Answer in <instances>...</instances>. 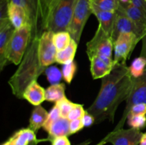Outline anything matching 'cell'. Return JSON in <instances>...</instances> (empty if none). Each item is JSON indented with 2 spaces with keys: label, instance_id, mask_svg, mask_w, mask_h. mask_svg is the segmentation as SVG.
Here are the masks:
<instances>
[{
  "label": "cell",
  "instance_id": "36",
  "mask_svg": "<svg viewBox=\"0 0 146 145\" xmlns=\"http://www.w3.org/2000/svg\"><path fill=\"white\" fill-rule=\"evenodd\" d=\"M81 120H82L83 124L84 125V127H91V125H93L94 124H95V118L91 114H90L89 112H87L86 110L85 113H84V116L81 118Z\"/></svg>",
  "mask_w": 146,
  "mask_h": 145
},
{
  "label": "cell",
  "instance_id": "43",
  "mask_svg": "<svg viewBox=\"0 0 146 145\" xmlns=\"http://www.w3.org/2000/svg\"><path fill=\"white\" fill-rule=\"evenodd\" d=\"M1 145H14V142H13L12 139H11V138H9L8 140L6 141L5 142H4V143H3Z\"/></svg>",
  "mask_w": 146,
  "mask_h": 145
},
{
  "label": "cell",
  "instance_id": "44",
  "mask_svg": "<svg viewBox=\"0 0 146 145\" xmlns=\"http://www.w3.org/2000/svg\"><path fill=\"white\" fill-rule=\"evenodd\" d=\"M45 1H46V0H41V15H42V11H43V8H44V4H45Z\"/></svg>",
  "mask_w": 146,
  "mask_h": 145
},
{
  "label": "cell",
  "instance_id": "22",
  "mask_svg": "<svg viewBox=\"0 0 146 145\" xmlns=\"http://www.w3.org/2000/svg\"><path fill=\"white\" fill-rule=\"evenodd\" d=\"M78 45V44L74 39H72L68 46L61 51H57L56 57V61L57 63L63 65L74 61Z\"/></svg>",
  "mask_w": 146,
  "mask_h": 145
},
{
  "label": "cell",
  "instance_id": "26",
  "mask_svg": "<svg viewBox=\"0 0 146 145\" xmlns=\"http://www.w3.org/2000/svg\"><path fill=\"white\" fill-rule=\"evenodd\" d=\"M77 71V65L75 61H72L68 63L63 64L61 67L63 79L68 84H71L76 75Z\"/></svg>",
  "mask_w": 146,
  "mask_h": 145
},
{
  "label": "cell",
  "instance_id": "29",
  "mask_svg": "<svg viewBox=\"0 0 146 145\" xmlns=\"http://www.w3.org/2000/svg\"><path fill=\"white\" fill-rule=\"evenodd\" d=\"M128 124L130 127L135 129H141L146 126V115H129L128 117Z\"/></svg>",
  "mask_w": 146,
  "mask_h": 145
},
{
  "label": "cell",
  "instance_id": "19",
  "mask_svg": "<svg viewBox=\"0 0 146 145\" xmlns=\"http://www.w3.org/2000/svg\"><path fill=\"white\" fill-rule=\"evenodd\" d=\"M48 116V112L41 105L35 106L31 112L29 127L36 133L40 128L43 127Z\"/></svg>",
  "mask_w": 146,
  "mask_h": 145
},
{
  "label": "cell",
  "instance_id": "1",
  "mask_svg": "<svg viewBox=\"0 0 146 145\" xmlns=\"http://www.w3.org/2000/svg\"><path fill=\"white\" fill-rule=\"evenodd\" d=\"M134 79L126 62L115 65L113 71L101 79L99 92L92 105L86 109L94 117L95 124L106 119L113 122L118 106L129 96Z\"/></svg>",
  "mask_w": 146,
  "mask_h": 145
},
{
  "label": "cell",
  "instance_id": "42",
  "mask_svg": "<svg viewBox=\"0 0 146 145\" xmlns=\"http://www.w3.org/2000/svg\"><path fill=\"white\" fill-rule=\"evenodd\" d=\"M139 145H146V132L143 134Z\"/></svg>",
  "mask_w": 146,
  "mask_h": 145
},
{
  "label": "cell",
  "instance_id": "8",
  "mask_svg": "<svg viewBox=\"0 0 146 145\" xmlns=\"http://www.w3.org/2000/svg\"><path fill=\"white\" fill-rule=\"evenodd\" d=\"M22 7L27 12L29 22L31 28V40L39 38L44 32L41 0H9Z\"/></svg>",
  "mask_w": 146,
  "mask_h": 145
},
{
  "label": "cell",
  "instance_id": "23",
  "mask_svg": "<svg viewBox=\"0 0 146 145\" xmlns=\"http://www.w3.org/2000/svg\"><path fill=\"white\" fill-rule=\"evenodd\" d=\"M66 86L64 83L51 85L46 89V100L48 102H57L65 98Z\"/></svg>",
  "mask_w": 146,
  "mask_h": 145
},
{
  "label": "cell",
  "instance_id": "39",
  "mask_svg": "<svg viewBox=\"0 0 146 145\" xmlns=\"http://www.w3.org/2000/svg\"><path fill=\"white\" fill-rule=\"evenodd\" d=\"M141 41H142V48H141V55H140V56L143 57V58H145L146 59V34Z\"/></svg>",
  "mask_w": 146,
  "mask_h": 145
},
{
  "label": "cell",
  "instance_id": "6",
  "mask_svg": "<svg viewBox=\"0 0 146 145\" xmlns=\"http://www.w3.org/2000/svg\"><path fill=\"white\" fill-rule=\"evenodd\" d=\"M113 47L114 41L112 37L106 34L98 26L94 37L86 44L88 59L96 55L112 58Z\"/></svg>",
  "mask_w": 146,
  "mask_h": 145
},
{
  "label": "cell",
  "instance_id": "4",
  "mask_svg": "<svg viewBox=\"0 0 146 145\" xmlns=\"http://www.w3.org/2000/svg\"><path fill=\"white\" fill-rule=\"evenodd\" d=\"M31 41V28L29 24L15 29L5 53V59L8 63L19 65Z\"/></svg>",
  "mask_w": 146,
  "mask_h": 145
},
{
  "label": "cell",
  "instance_id": "16",
  "mask_svg": "<svg viewBox=\"0 0 146 145\" xmlns=\"http://www.w3.org/2000/svg\"><path fill=\"white\" fill-rule=\"evenodd\" d=\"M8 17L15 29L29 24L28 15L25 10L21 7L11 1L8 5Z\"/></svg>",
  "mask_w": 146,
  "mask_h": 145
},
{
  "label": "cell",
  "instance_id": "7",
  "mask_svg": "<svg viewBox=\"0 0 146 145\" xmlns=\"http://www.w3.org/2000/svg\"><path fill=\"white\" fill-rule=\"evenodd\" d=\"M139 103L146 104V68L144 73L141 76L134 79L132 90L128 99L126 100V105L123 113L118 123L114 128V130L122 129L123 127L131 108L135 105Z\"/></svg>",
  "mask_w": 146,
  "mask_h": 145
},
{
  "label": "cell",
  "instance_id": "34",
  "mask_svg": "<svg viewBox=\"0 0 146 145\" xmlns=\"http://www.w3.org/2000/svg\"><path fill=\"white\" fill-rule=\"evenodd\" d=\"M84 127V125L83 124L81 119H74V120L70 121L69 124V129L70 134H74L77 133L78 132L81 131Z\"/></svg>",
  "mask_w": 146,
  "mask_h": 145
},
{
  "label": "cell",
  "instance_id": "24",
  "mask_svg": "<svg viewBox=\"0 0 146 145\" xmlns=\"http://www.w3.org/2000/svg\"><path fill=\"white\" fill-rule=\"evenodd\" d=\"M71 34L67 31H61L54 33L53 41L56 48L57 51H61L66 48L71 44Z\"/></svg>",
  "mask_w": 146,
  "mask_h": 145
},
{
  "label": "cell",
  "instance_id": "21",
  "mask_svg": "<svg viewBox=\"0 0 146 145\" xmlns=\"http://www.w3.org/2000/svg\"><path fill=\"white\" fill-rule=\"evenodd\" d=\"M36 134L29 127L22 128L17 131L10 138L12 139L14 145H29L31 142L38 139Z\"/></svg>",
  "mask_w": 146,
  "mask_h": 145
},
{
  "label": "cell",
  "instance_id": "25",
  "mask_svg": "<svg viewBox=\"0 0 146 145\" xmlns=\"http://www.w3.org/2000/svg\"><path fill=\"white\" fill-rule=\"evenodd\" d=\"M146 68V59L142 56L135 58L129 67L131 75L134 78H139L144 73Z\"/></svg>",
  "mask_w": 146,
  "mask_h": 145
},
{
  "label": "cell",
  "instance_id": "9",
  "mask_svg": "<svg viewBox=\"0 0 146 145\" xmlns=\"http://www.w3.org/2000/svg\"><path fill=\"white\" fill-rule=\"evenodd\" d=\"M133 34L142 40L146 34V26L141 25L129 18L121 9L115 11L113 39L115 41L121 34Z\"/></svg>",
  "mask_w": 146,
  "mask_h": 145
},
{
  "label": "cell",
  "instance_id": "27",
  "mask_svg": "<svg viewBox=\"0 0 146 145\" xmlns=\"http://www.w3.org/2000/svg\"><path fill=\"white\" fill-rule=\"evenodd\" d=\"M44 73L46 76L48 82L51 85L60 83L61 79L63 78L61 70H60L56 66L50 65V66L47 67L46 69L44 71Z\"/></svg>",
  "mask_w": 146,
  "mask_h": 145
},
{
  "label": "cell",
  "instance_id": "11",
  "mask_svg": "<svg viewBox=\"0 0 146 145\" xmlns=\"http://www.w3.org/2000/svg\"><path fill=\"white\" fill-rule=\"evenodd\" d=\"M54 33L44 31L39 37L38 53L41 65L45 68L50 66L56 61L57 50L53 41Z\"/></svg>",
  "mask_w": 146,
  "mask_h": 145
},
{
  "label": "cell",
  "instance_id": "38",
  "mask_svg": "<svg viewBox=\"0 0 146 145\" xmlns=\"http://www.w3.org/2000/svg\"><path fill=\"white\" fill-rule=\"evenodd\" d=\"M129 1L146 15V0H129Z\"/></svg>",
  "mask_w": 146,
  "mask_h": 145
},
{
  "label": "cell",
  "instance_id": "37",
  "mask_svg": "<svg viewBox=\"0 0 146 145\" xmlns=\"http://www.w3.org/2000/svg\"><path fill=\"white\" fill-rule=\"evenodd\" d=\"M51 145H71L68 136H58L51 141Z\"/></svg>",
  "mask_w": 146,
  "mask_h": 145
},
{
  "label": "cell",
  "instance_id": "41",
  "mask_svg": "<svg viewBox=\"0 0 146 145\" xmlns=\"http://www.w3.org/2000/svg\"><path fill=\"white\" fill-rule=\"evenodd\" d=\"M47 141H48V139H47V138L46 139H36V140L31 142L29 145H37L38 143H40V142H47Z\"/></svg>",
  "mask_w": 146,
  "mask_h": 145
},
{
  "label": "cell",
  "instance_id": "35",
  "mask_svg": "<svg viewBox=\"0 0 146 145\" xmlns=\"http://www.w3.org/2000/svg\"><path fill=\"white\" fill-rule=\"evenodd\" d=\"M129 115H146V104L145 103H139L135 105L130 111Z\"/></svg>",
  "mask_w": 146,
  "mask_h": 145
},
{
  "label": "cell",
  "instance_id": "5",
  "mask_svg": "<svg viewBox=\"0 0 146 145\" xmlns=\"http://www.w3.org/2000/svg\"><path fill=\"white\" fill-rule=\"evenodd\" d=\"M91 14V0H78L71 22L67 28V31L71 34L72 39L78 44L81 41L84 28Z\"/></svg>",
  "mask_w": 146,
  "mask_h": 145
},
{
  "label": "cell",
  "instance_id": "18",
  "mask_svg": "<svg viewBox=\"0 0 146 145\" xmlns=\"http://www.w3.org/2000/svg\"><path fill=\"white\" fill-rule=\"evenodd\" d=\"M23 99L34 106L40 105L46 100V89L35 81L27 87L23 95Z\"/></svg>",
  "mask_w": 146,
  "mask_h": 145
},
{
  "label": "cell",
  "instance_id": "28",
  "mask_svg": "<svg viewBox=\"0 0 146 145\" xmlns=\"http://www.w3.org/2000/svg\"><path fill=\"white\" fill-rule=\"evenodd\" d=\"M91 2L101 9L108 11H116L119 9V0H91Z\"/></svg>",
  "mask_w": 146,
  "mask_h": 145
},
{
  "label": "cell",
  "instance_id": "10",
  "mask_svg": "<svg viewBox=\"0 0 146 145\" xmlns=\"http://www.w3.org/2000/svg\"><path fill=\"white\" fill-rule=\"evenodd\" d=\"M140 41L141 40L133 34H120L114 41L113 61L115 65L126 62Z\"/></svg>",
  "mask_w": 146,
  "mask_h": 145
},
{
  "label": "cell",
  "instance_id": "14",
  "mask_svg": "<svg viewBox=\"0 0 146 145\" xmlns=\"http://www.w3.org/2000/svg\"><path fill=\"white\" fill-rule=\"evenodd\" d=\"M15 31L9 18L0 19V71H2L7 65L5 53L7 45Z\"/></svg>",
  "mask_w": 146,
  "mask_h": 145
},
{
  "label": "cell",
  "instance_id": "12",
  "mask_svg": "<svg viewBox=\"0 0 146 145\" xmlns=\"http://www.w3.org/2000/svg\"><path fill=\"white\" fill-rule=\"evenodd\" d=\"M143 134L141 129L132 127L128 129L122 128L113 129L104 139L106 143L109 142L112 145H139Z\"/></svg>",
  "mask_w": 146,
  "mask_h": 145
},
{
  "label": "cell",
  "instance_id": "30",
  "mask_svg": "<svg viewBox=\"0 0 146 145\" xmlns=\"http://www.w3.org/2000/svg\"><path fill=\"white\" fill-rule=\"evenodd\" d=\"M55 104L57 105V106L59 108L61 116L67 118L68 114L71 112V110L72 109V108L74 107V106L75 105L76 103L71 102V101L69 100L66 97H65V98L61 99V100H59L58 102H56Z\"/></svg>",
  "mask_w": 146,
  "mask_h": 145
},
{
  "label": "cell",
  "instance_id": "2",
  "mask_svg": "<svg viewBox=\"0 0 146 145\" xmlns=\"http://www.w3.org/2000/svg\"><path fill=\"white\" fill-rule=\"evenodd\" d=\"M38 39L37 37L31 40L18 68L8 81L13 95L19 99H23L27 87L37 81L46 69L41 65L38 58Z\"/></svg>",
  "mask_w": 146,
  "mask_h": 145
},
{
  "label": "cell",
  "instance_id": "40",
  "mask_svg": "<svg viewBox=\"0 0 146 145\" xmlns=\"http://www.w3.org/2000/svg\"><path fill=\"white\" fill-rule=\"evenodd\" d=\"M90 144V142H83V143L81 144H77V145H88ZM106 144V142L105 141V139H103V140H101V142H99L98 144H97L96 145H104Z\"/></svg>",
  "mask_w": 146,
  "mask_h": 145
},
{
  "label": "cell",
  "instance_id": "32",
  "mask_svg": "<svg viewBox=\"0 0 146 145\" xmlns=\"http://www.w3.org/2000/svg\"><path fill=\"white\" fill-rule=\"evenodd\" d=\"M86 110L84 109V106L81 104H75L74 107L71 110V112L68 114L67 118L68 120H74V119H81L82 117L84 116Z\"/></svg>",
  "mask_w": 146,
  "mask_h": 145
},
{
  "label": "cell",
  "instance_id": "3",
  "mask_svg": "<svg viewBox=\"0 0 146 145\" xmlns=\"http://www.w3.org/2000/svg\"><path fill=\"white\" fill-rule=\"evenodd\" d=\"M78 0H59L50 13L45 31L53 33L67 31Z\"/></svg>",
  "mask_w": 146,
  "mask_h": 145
},
{
  "label": "cell",
  "instance_id": "20",
  "mask_svg": "<svg viewBox=\"0 0 146 145\" xmlns=\"http://www.w3.org/2000/svg\"><path fill=\"white\" fill-rule=\"evenodd\" d=\"M119 9L135 23L146 26V15L141 9L133 5L131 3L120 4Z\"/></svg>",
  "mask_w": 146,
  "mask_h": 145
},
{
  "label": "cell",
  "instance_id": "17",
  "mask_svg": "<svg viewBox=\"0 0 146 145\" xmlns=\"http://www.w3.org/2000/svg\"><path fill=\"white\" fill-rule=\"evenodd\" d=\"M70 120L68 118L61 117L51 123L46 129L44 130L48 133V141L51 142L53 139L58 136H70L69 129Z\"/></svg>",
  "mask_w": 146,
  "mask_h": 145
},
{
  "label": "cell",
  "instance_id": "13",
  "mask_svg": "<svg viewBox=\"0 0 146 145\" xmlns=\"http://www.w3.org/2000/svg\"><path fill=\"white\" fill-rule=\"evenodd\" d=\"M90 61V71L93 79H102L110 73L115 66L113 58L104 56H94Z\"/></svg>",
  "mask_w": 146,
  "mask_h": 145
},
{
  "label": "cell",
  "instance_id": "15",
  "mask_svg": "<svg viewBox=\"0 0 146 145\" xmlns=\"http://www.w3.org/2000/svg\"><path fill=\"white\" fill-rule=\"evenodd\" d=\"M91 8L92 11V14L96 17L98 21L99 25L98 26L104 31L106 34L113 38V33L114 23L115 18V11H108L101 9L96 4L91 2Z\"/></svg>",
  "mask_w": 146,
  "mask_h": 145
},
{
  "label": "cell",
  "instance_id": "33",
  "mask_svg": "<svg viewBox=\"0 0 146 145\" xmlns=\"http://www.w3.org/2000/svg\"><path fill=\"white\" fill-rule=\"evenodd\" d=\"M61 117L62 116H61V112H60L59 108H58V107L57 106V105H56L55 104V105L53 107V108L51 109V111L48 112V118H47L45 124H44V127H43L44 129H46V128L48 127L51 123H53L54 121L58 119V118Z\"/></svg>",
  "mask_w": 146,
  "mask_h": 145
},
{
  "label": "cell",
  "instance_id": "31",
  "mask_svg": "<svg viewBox=\"0 0 146 145\" xmlns=\"http://www.w3.org/2000/svg\"><path fill=\"white\" fill-rule=\"evenodd\" d=\"M58 1L59 0H46L45 1V4H44L42 11V21L44 31H45V24L47 18Z\"/></svg>",
  "mask_w": 146,
  "mask_h": 145
}]
</instances>
